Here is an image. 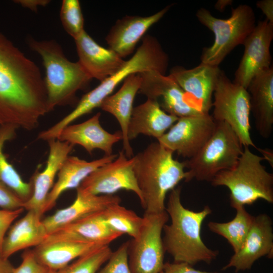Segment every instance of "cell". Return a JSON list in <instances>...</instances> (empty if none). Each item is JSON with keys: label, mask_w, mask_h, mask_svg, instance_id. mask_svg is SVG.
<instances>
[{"label": "cell", "mask_w": 273, "mask_h": 273, "mask_svg": "<svg viewBox=\"0 0 273 273\" xmlns=\"http://www.w3.org/2000/svg\"><path fill=\"white\" fill-rule=\"evenodd\" d=\"M104 245L61 240L44 241L32 250L37 261L49 271L62 268L93 250Z\"/></svg>", "instance_id": "cell-28"}, {"label": "cell", "mask_w": 273, "mask_h": 273, "mask_svg": "<svg viewBox=\"0 0 273 273\" xmlns=\"http://www.w3.org/2000/svg\"><path fill=\"white\" fill-rule=\"evenodd\" d=\"M41 217L37 212L28 210L10 228L3 241L1 256L8 259L19 251L43 243L48 234Z\"/></svg>", "instance_id": "cell-27"}, {"label": "cell", "mask_w": 273, "mask_h": 273, "mask_svg": "<svg viewBox=\"0 0 273 273\" xmlns=\"http://www.w3.org/2000/svg\"><path fill=\"white\" fill-rule=\"evenodd\" d=\"M17 2L23 7L28 8L33 11H36L37 6H46L50 1L46 0H21Z\"/></svg>", "instance_id": "cell-40"}, {"label": "cell", "mask_w": 273, "mask_h": 273, "mask_svg": "<svg viewBox=\"0 0 273 273\" xmlns=\"http://www.w3.org/2000/svg\"><path fill=\"white\" fill-rule=\"evenodd\" d=\"M140 74L142 82L138 93L157 101L167 113L178 118L204 114L190 103L184 90L169 75L154 70Z\"/></svg>", "instance_id": "cell-14"}, {"label": "cell", "mask_w": 273, "mask_h": 273, "mask_svg": "<svg viewBox=\"0 0 273 273\" xmlns=\"http://www.w3.org/2000/svg\"><path fill=\"white\" fill-rule=\"evenodd\" d=\"M170 7L167 6L149 16H126L118 19L106 37L109 49L122 58L130 55L147 31L164 16Z\"/></svg>", "instance_id": "cell-19"}, {"label": "cell", "mask_w": 273, "mask_h": 273, "mask_svg": "<svg viewBox=\"0 0 273 273\" xmlns=\"http://www.w3.org/2000/svg\"><path fill=\"white\" fill-rule=\"evenodd\" d=\"M47 142L49 153L46 167L41 172L38 171L34 174L31 179L32 194L23 204L24 209L33 210L41 216L44 213L47 198L54 185L55 177L74 147L68 142L58 139Z\"/></svg>", "instance_id": "cell-17"}, {"label": "cell", "mask_w": 273, "mask_h": 273, "mask_svg": "<svg viewBox=\"0 0 273 273\" xmlns=\"http://www.w3.org/2000/svg\"><path fill=\"white\" fill-rule=\"evenodd\" d=\"M216 122L209 113L179 118L157 142L188 159L194 157L213 134Z\"/></svg>", "instance_id": "cell-12"}, {"label": "cell", "mask_w": 273, "mask_h": 273, "mask_svg": "<svg viewBox=\"0 0 273 273\" xmlns=\"http://www.w3.org/2000/svg\"><path fill=\"white\" fill-rule=\"evenodd\" d=\"M48 112L39 67L0 33V124L32 130Z\"/></svg>", "instance_id": "cell-1"}, {"label": "cell", "mask_w": 273, "mask_h": 273, "mask_svg": "<svg viewBox=\"0 0 273 273\" xmlns=\"http://www.w3.org/2000/svg\"><path fill=\"white\" fill-rule=\"evenodd\" d=\"M238 135L224 122H216L211 136L192 158L184 161L188 175L185 180L211 181L219 172L229 169L237 163L243 151Z\"/></svg>", "instance_id": "cell-7"}, {"label": "cell", "mask_w": 273, "mask_h": 273, "mask_svg": "<svg viewBox=\"0 0 273 273\" xmlns=\"http://www.w3.org/2000/svg\"><path fill=\"white\" fill-rule=\"evenodd\" d=\"M273 39V24L266 19L259 21L243 43L244 53L233 82L247 88L252 79L269 68L271 56L270 44Z\"/></svg>", "instance_id": "cell-13"}, {"label": "cell", "mask_w": 273, "mask_h": 273, "mask_svg": "<svg viewBox=\"0 0 273 273\" xmlns=\"http://www.w3.org/2000/svg\"><path fill=\"white\" fill-rule=\"evenodd\" d=\"M181 188L177 186L170 192L165 210L171 223L163 228L162 239L165 252L175 262L194 265L200 262L210 263L218 254L204 243L201 237V228L205 218L211 213L206 205L200 211L186 208L180 199Z\"/></svg>", "instance_id": "cell-2"}, {"label": "cell", "mask_w": 273, "mask_h": 273, "mask_svg": "<svg viewBox=\"0 0 273 273\" xmlns=\"http://www.w3.org/2000/svg\"><path fill=\"white\" fill-rule=\"evenodd\" d=\"M173 154L156 142L133 156V171L145 213L165 210L167 194L187 177L185 162L174 159Z\"/></svg>", "instance_id": "cell-3"}, {"label": "cell", "mask_w": 273, "mask_h": 273, "mask_svg": "<svg viewBox=\"0 0 273 273\" xmlns=\"http://www.w3.org/2000/svg\"><path fill=\"white\" fill-rule=\"evenodd\" d=\"M250 110L260 135L269 138L273 129V67L255 76L247 88Z\"/></svg>", "instance_id": "cell-22"}, {"label": "cell", "mask_w": 273, "mask_h": 273, "mask_svg": "<svg viewBox=\"0 0 273 273\" xmlns=\"http://www.w3.org/2000/svg\"><path fill=\"white\" fill-rule=\"evenodd\" d=\"M28 42L41 56L45 68L48 112L56 106L71 103L76 92L84 88L92 78L78 61L73 62L66 58L62 48L55 40L29 38Z\"/></svg>", "instance_id": "cell-4"}, {"label": "cell", "mask_w": 273, "mask_h": 273, "mask_svg": "<svg viewBox=\"0 0 273 273\" xmlns=\"http://www.w3.org/2000/svg\"><path fill=\"white\" fill-rule=\"evenodd\" d=\"M117 155H104L91 161L76 156H69L59 171L58 179L51 190L46 202L43 212L50 210L65 191L77 189L82 181L98 167L115 159Z\"/></svg>", "instance_id": "cell-26"}, {"label": "cell", "mask_w": 273, "mask_h": 273, "mask_svg": "<svg viewBox=\"0 0 273 273\" xmlns=\"http://www.w3.org/2000/svg\"><path fill=\"white\" fill-rule=\"evenodd\" d=\"M142 82L140 73L129 75L123 81L120 89L106 97L99 108L109 113L118 121L122 134L123 151L129 158L133 156V151L127 139L128 124L133 109V103Z\"/></svg>", "instance_id": "cell-24"}, {"label": "cell", "mask_w": 273, "mask_h": 273, "mask_svg": "<svg viewBox=\"0 0 273 273\" xmlns=\"http://www.w3.org/2000/svg\"><path fill=\"white\" fill-rule=\"evenodd\" d=\"M23 208L0 210V255L4 238L12 222L23 212Z\"/></svg>", "instance_id": "cell-37"}, {"label": "cell", "mask_w": 273, "mask_h": 273, "mask_svg": "<svg viewBox=\"0 0 273 273\" xmlns=\"http://www.w3.org/2000/svg\"><path fill=\"white\" fill-rule=\"evenodd\" d=\"M76 197L70 206L57 210L42 222L49 235L90 214L103 211L112 205L120 204L116 195H94L76 189Z\"/></svg>", "instance_id": "cell-21"}, {"label": "cell", "mask_w": 273, "mask_h": 273, "mask_svg": "<svg viewBox=\"0 0 273 273\" xmlns=\"http://www.w3.org/2000/svg\"><path fill=\"white\" fill-rule=\"evenodd\" d=\"M48 269L39 263L32 250L26 251L20 264L14 267L13 273H48Z\"/></svg>", "instance_id": "cell-35"}, {"label": "cell", "mask_w": 273, "mask_h": 273, "mask_svg": "<svg viewBox=\"0 0 273 273\" xmlns=\"http://www.w3.org/2000/svg\"><path fill=\"white\" fill-rule=\"evenodd\" d=\"M60 17L64 28L74 39L84 31V19L78 0H63Z\"/></svg>", "instance_id": "cell-33"}, {"label": "cell", "mask_w": 273, "mask_h": 273, "mask_svg": "<svg viewBox=\"0 0 273 273\" xmlns=\"http://www.w3.org/2000/svg\"><path fill=\"white\" fill-rule=\"evenodd\" d=\"M235 217L226 222L210 221L209 230L224 238L232 246L234 253L242 248L253 224L254 216L249 213L244 206L236 207Z\"/></svg>", "instance_id": "cell-30"}, {"label": "cell", "mask_w": 273, "mask_h": 273, "mask_svg": "<svg viewBox=\"0 0 273 273\" xmlns=\"http://www.w3.org/2000/svg\"><path fill=\"white\" fill-rule=\"evenodd\" d=\"M14 268L8 259L0 255V273H13Z\"/></svg>", "instance_id": "cell-41"}, {"label": "cell", "mask_w": 273, "mask_h": 273, "mask_svg": "<svg viewBox=\"0 0 273 273\" xmlns=\"http://www.w3.org/2000/svg\"><path fill=\"white\" fill-rule=\"evenodd\" d=\"M103 211L90 214L57 230L49 235L44 241L69 240L109 245L122 234L108 225Z\"/></svg>", "instance_id": "cell-23"}, {"label": "cell", "mask_w": 273, "mask_h": 273, "mask_svg": "<svg viewBox=\"0 0 273 273\" xmlns=\"http://www.w3.org/2000/svg\"><path fill=\"white\" fill-rule=\"evenodd\" d=\"M129 241L113 251L105 266L97 273H132L128 260Z\"/></svg>", "instance_id": "cell-34"}, {"label": "cell", "mask_w": 273, "mask_h": 273, "mask_svg": "<svg viewBox=\"0 0 273 273\" xmlns=\"http://www.w3.org/2000/svg\"><path fill=\"white\" fill-rule=\"evenodd\" d=\"M264 160L245 146L236 164L218 173L211 184L229 189L230 205L234 208L252 204L258 199L272 203L273 174L262 164Z\"/></svg>", "instance_id": "cell-5"}, {"label": "cell", "mask_w": 273, "mask_h": 273, "mask_svg": "<svg viewBox=\"0 0 273 273\" xmlns=\"http://www.w3.org/2000/svg\"><path fill=\"white\" fill-rule=\"evenodd\" d=\"M273 256V228L271 218L266 214L254 217L251 228L241 250L234 253L222 269L231 267L235 272L251 268L254 263L262 256Z\"/></svg>", "instance_id": "cell-16"}, {"label": "cell", "mask_w": 273, "mask_h": 273, "mask_svg": "<svg viewBox=\"0 0 273 273\" xmlns=\"http://www.w3.org/2000/svg\"><path fill=\"white\" fill-rule=\"evenodd\" d=\"M133 157L128 158L123 150L113 160L90 173L76 189L94 195H109L119 190L133 192L141 203L143 198L133 171Z\"/></svg>", "instance_id": "cell-11"}, {"label": "cell", "mask_w": 273, "mask_h": 273, "mask_svg": "<svg viewBox=\"0 0 273 273\" xmlns=\"http://www.w3.org/2000/svg\"><path fill=\"white\" fill-rule=\"evenodd\" d=\"M211 115L215 122H224L234 130L243 147L257 149L250 134V97L247 89L234 83L220 70L213 93Z\"/></svg>", "instance_id": "cell-9"}, {"label": "cell", "mask_w": 273, "mask_h": 273, "mask_svg": "<svg viewBox=\"0 0 273 273\" xmlns=\"http://www.w3.org/2000/svg\"><path fill=\"white\" fill-rule=\"evenodd\" d=\"M109 245L99 247L77 258L66 266L48 273H97L110 257Z\"/></svg>", "instance_id": "cell-32"}, {"label": "cell", "mask_w": 273, "mask_h": 273, "mask_svg": "<svg viewBox=\"0 0 273 273\" xmlns=\"http://www.w3.org/2000/svg\"><path fill=\"white\" fill-rule=\"evenodd\" d=\"M104 219L113 231L136 238L143 224V217L120 204L112 205L103 211Z\"/></svg>", "instance_id": "cell-31"}, {"label": "cell", "mask_w": 273, "mask_h": 273, "mask_svg": "<svg viewBox=\"0 0 273 273\" xmlns=\"http://www.w3.org/2000/svg\"><path fill=\"white\" fill-rule=\"evenodd\" d=\"M17 129L13 125L0 124V182L11 189L25 202L32 194V183L31 180L29 183L23 180L8 162L3 151L5 143L14 139Z\"/></svg>", "instance_id": "cell-29"}, {"label": "cell", "mask_w": 273, "mask_h": 273, "mask_svg": "<svg viewBox=\"0 0 273 273\" xmlns=\"http://www.w3.org/2000/svg\"><path fill=\"white\" fill-rule=\"evenodd\" d=\"M179 118L165 112L158 102L147 99L133 108L127 129V139L130 141L140 134L156 138L162 136Z\"/></svg>", "instance_id": "cell-25"}, {"label": "cell", "mask_w": 273, "mask_h": 273, "mask_svg": "<svg viewBox=\"0 0 273 273\" xmlns=\"http://www.w3.org/2000/svg\"><path fill=\"white\" fill-rule=\"evenodd\" d=\"M256 5L265 15V19L269 22L273 24V1H260L257 2Z\"/></svg>", "instance_id": "cell-39"}, {"label": "cell", "mask_w": 273, "mask_h": 273, "mask_svg": "<svg viewBox=\"0 0 273 273\" xmlns=\"http://www.w3.org/2000/svg\"><path fill=\"white\" fill-rule=\"evenodd\" d=\"M23 201L15 192L0 182V207L15 210L23 208Z\"/></svg>", "instance_id": "cell-36"}, {"label": "cell", "mask_w": 273, "mask_h": 273, "mask_svg": "<svg viewBox=\"0 0 273 273\" xmlns=\"http://www.w3.org/2000/svg\"><path fill=\"white\" fill-rule=\"evenodd\" d=\"M260 151L261 153L262 154V156L264 157V160H266L268 162L271 167H272V151L271 150L266 149H261L260 148H257L256 149Z\"/></svg>", "instance_id": "cell-42"}, {"label": "cell", "mask_w": 273, "mask_h": 273, "mask_svg": "<svg viewBox=\"0 0 273 273\" xmlns=\"http://www.w3.org/2000/svg\"><path fill=\"white\" fill-rule=\"evenodd\" d=\"M138 236L129 241L128 260L132 273H160L164 265L165 250L162 233L169 216L160 213H144Z\"/></svg>", "instance_id": "cell-10"}, {"label": "cell", "mask_w": 273, "mask_h": 273, "mask_svg": "<svg viewBox=\"0 0 273 273\" xmlns=\"http://www.w3.org/2000/svg\"><path fill=\"white\" fill-rule=\"evenodd\" d=\"M196 16L214 35L212 45L202 51L201 63L214 66H218L237 46L243 44L256 25L255 13L252 7L247 5L233 8L231 16L226 19L214 17L203 8L197 11Z\"/></svg>", "instance_id": "cell-6"}, {"label": "cell", "mask_w": 273, "mask_h": 273, "mask_svg": "<svg viewBox=\"0 0 273 273\" xmlns=\"http://www.w3.org/2000/svg\"><path fill=\"white\" fill-rule=\"evenodd\" d=\"M168 63V56L157 39L151 35H146L133 56L125 61L114 74L83 95L79 101V105L83 111L90 113L99 107L103 101L129 75L152 70L165 75Z\"/></svg>", "instance_id": "cell-8"}, {"label": "cell", "mask_w": 273, "mask_h": 273, "mask_svg": "<svg viewBox=\"0 0 273 273\" xmlns=\"http://www.w3.org/2000/svg\"><path fill=\"white\" fill-rule=\"evenodd\" d=\"M218 66L201 63L190 69L173 67L168 75L184 90L188 100L203 113H209L220 72Z\"/></svg>", "instance_id": "cell-15"}, {"label": "cell", "mask_w": 273, "mask_h": 273, "mask_svg": "<svg viewBox=\"0 0 273 273\" xmlns=\"http://www.w3.org/2000/svg\"><path fill=\"white\" fill-rule=\"evenodd\" d=\"M74 40L78 62L92 78L101 82L116 72L125 61L112 50L99 45L85 30Z\"/></svg>", "instance_id": "cell-20"}, {"label": "cell", "mask_w": 273, "mask_h": 273, "mask_svg": "<svg viewBox=\"0 0 273 273\" xmlns=\"http://www.w3.org/2000/svg\"><path fill=\"white\" fill-rule=\"evenodd\" d=\"M160 273H222L210 272L196 269L186 262H175L164 263Z\"/></svg>", "instance_id": "cell-38"}, {"label": "cell", "mask_w": 273, "mask_h": 273, "mask_svg": "<svg viewBox=\"0 0 273 273\" xmlns=\"http://www.w3.org/2000/svg\"><path fill=\"white\" fill-rule=\"evenodd\" d=\"M101 115L98 112L83 122L67 125L62 130L57 139L74 146L80 145L89 154L99 149L105 155H112L113 146L122 141V134L120 130L111 133L104 129L100 121Z\"/></svg>", "instance_id": "cell-18"}]
</instances>
